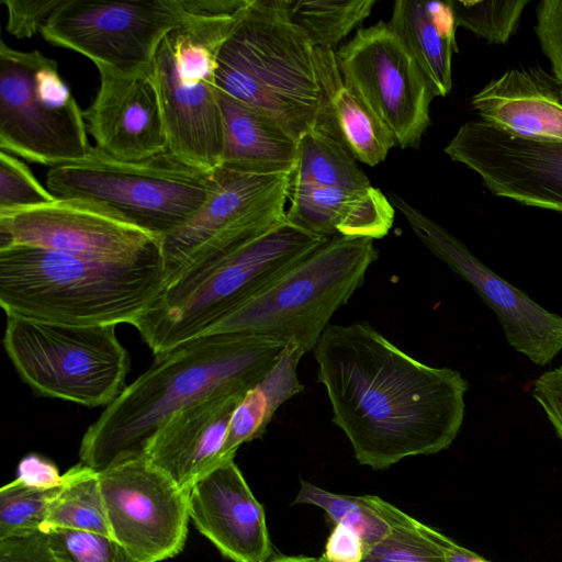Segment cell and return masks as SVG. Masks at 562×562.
Instances as JSON below:
<instances>
[{
    "label": "cell",
    "instance_id": "obj_1",
    "mask_svg": "<svg viewBox=\"0 0 562 562\" xmlns=\"http://www.w3.org/2000/svg\"><path fill=\"white\" fill-rule=\"evenodd\" d=\"M313 353L333 422L360 464L384 470L458 436L469 390L459 371L418 361L367 322L329 324Z\"/></svg>",
    "mask_w": 562,
    "mask_h": 562
},
{
    "label": "cell",
    "instance_id": "obj_2",
    "mask_svg": "<svg viewBox=\"0 0 562 562\" xmlns=\"http://www.w3.org/2000/svg\"><path fill=\"white\" fill-rule=\"evenodd\" d=\"M286 344L251 334H211L155 355L86 430L81 463L101 472L143 458L161 424L180 408L220 391L247 392Z\"/></svg>",
    "mask_w": 562,
    "mask_h": 562
},
{
    "label": "cell",
    "instance_id": "obj_3",
    "mask_svg": "<svg viewBox=\"0 0 562 562\" xmlns=\"http://www.w3.org/2000/svg\"><path fill=\"white\" fill-rule=\"evenodd\" d=\"M166 283L162 256L103 261L25 245L0 249V305L7 316L133 325Z\"/></svg>",
    "mask_w": 562,
    "mask_h": 562
},
{
    "label": "cell",
    "instance_id": "obj_4",
    "mask_svg": "<svg viewBox=\"0 0 562 562\" xmlns=\"http://www.w3.org/2000/svg\"><path fill=\"white\" fill-rule=\"evenodd\" d=\"M327 239L286 223L234 249L198 260L167 281L133 326L154 355L202 336Z\"/></svg>",
    "mask_w": 562,
    "mask_h": 562
},
{
    "label": "cell",
    "instance_id": "obj_5",
    "mask_svg": "<svg viewBox=\"0 0 562 562\" xmlns=\"http://www.w3.org/2000/svg\"><path fill=\"white\" fill-rule=\"evenodd\" d=\"M217 89L271 116L296 140L318 106L315 47L290 21L285 0H248L217 56Z\"/></svg>",
    "mask_w": 562,
    "mask_h": 562
},
{
    "label": "cell",
    "instance_id": "obj_6",
    "mask_svg": "<svg viewBox=\"0 0 562 562\" xmlns=\"http://www.w3.org/2000/svg\"><path fill=\"white\" fill-rule=\"evenodd\" d=\"M247 1L187 0L188 19L165 37L151 67L168 150L201 170L221 165L217 56Z\"/></svg>",
    "mask_w": 562,
    "mask_h": 562
},
{
    "label": "cell",
    "instance_id": "obj_7",
    "mask_svg": "<svg viewBox=\"0 0 562 562\" xmlns=\"http://www.w3.org/2000/svg\"><path fill=\"white\" fill-rule=\"evenodd\" d=\"M373 241L328 238L227 313L204 335H260L293 342L305 353L313 351L335 312L363 285L368 269L379 257Z\"/></svg>",
    "mask_w": 562,
    "mask_h": 562
},
{
    "label": "cell",
    "instance_id": "obj_8",
    "mask_svg": "<svg viewBox=\"0 0 562 562\" xmlns=\"http://www.w3.org/2000/svg\"><path fill=\"white\" fill-rule=\"evenodd\" d=\"M46 188L56 198L103 206L161 239L204 204L212 189V171L192 167L169 150L130 161L93 146L86 159L52 167Z\"/></svg>",
    "mask_w": 562,
    "mask_h": 562
},
{
    "label": "cell",
    "instance_id": "obj_9",
    "mask_svg": "<svg viewBox=\"0 0 562 562\" xmlns=\"http://www.w3.org/2000/svg\"><path fill=\"white\" fill-rule=\"evenodd\" d=\"M115 327L7 316L2 344L21 380L37 395L106 407L125 389L130 370Z\"/></svg>",
    "mask_w": 562,
    "mask_h": 562
},
{
    "label": "cell",
    "instance_id": "obj_10",
    "mask_svg": "<svg viewBox=\"0 0 562 562\" xmlns=\"http://www.w3.org/2000/svg\"><path fill=\"white\" fill-rule=\"evenodd\" d=\"M92 147L83 111L56 60L1 41V150L52 168L86 159Z\"/></svg>",
    "mask_w": 562,
    "mask_h": 562
},
{
    "label": "cell",
    "instance_id": "obj_11",
    "mask_svg": "<svg viewBox=\"0 0 562 562\" xmlns=\"http://www.w3.org/2000/svg\"><path fill=\"white\" fill-rule=\"evenodd\" d=\"M188 16L187 0H61L41 34L99 71L131 76L151 70L165 37Z\"/></svg>",
    "mask_w": 562,
    "mask_h": 562
},
{
    "label": "cell",
    "instance_id": "obj_12",
    "mask_svg": "<svg viewBox=\"0 0 562 562\" xmlns=\"http://www.w3.org/2000/svg\"><path fill=\"white\" fill-rule=\"evenodd\" d=\"M291 173L259 175L218 166L204 204L160 239L167 281L191 263L228 251L288 223Z\"/></svg>",
    "mask_w": 562,
    "mask_h": 562
},
{
    "label": "cell",
    "instance_id": "obj_13",
    "mask_svg": "<svg viewBox=\"0 0 562 562\" xmlns=\"http://www.w3.org/2000/svg\"><path fill=\"white\" fill-rule=\"evenodd\" d=\"M345 83L379 116L402 149L418 148L430 125V82L389 22L360 27L336 50Z\"/></svg>",
    "mask_w": 562,
    "mask_h": 562
},
{
    "label": "cell",
    "instance_id": "obj_14",
    "mask_svg": "<svg viewBox=\"0 0 562 562\" xmlns=\"http://www.w3.org/2000/svg\"><path fill=\"white\" fill-rule=\"evenodd\" d=\"M110 537L139 562L179 554L188 533L189 492L145 457L99 472Z\"/></svg>",
    "mask_w": 562,
    "mask_h": 562
},
{
    "label": "cell",
    "instance_id": "obj_15",
    "mask_svg": "<svg viewBox=\"0 0 562 562\" xmlns=\"http://www.w3.org/2000/svg\"><path fill=\"white\" fill-rule=\"evenodd\" d=\"M390 202L438 259L470 283L496 314L507 342L532 363L544 367L562 350V316L552 313L496 274L445 227L391 192Z\"/></svg>",
    "mask_w": 562,
    "mask_h": 562
},
{
    "label": "cell",
    "instance_id": "obj_16",
    "mask_svg": "<svg viewBox=\"0 0 562 562\" xmlns=\"http://www.w3.org/2000/svg\"><path fill=\"white\" fill-rule=\"evenodd\" d=\"M15 245L103 261L162 256L160 238L103 206L67 198L0 213V249Z\"/></svg>",
    "mask_w": 562,
    "mask_h": 562
},
{
    "label": "cell",
    "instance_id": "obj_17",
    "mask_svg": "<svg viewBox=\"0 0 562 562\" xmlns=\"http://www.w3.org/2000/svg\"><path fill=\"white\" fill-rule=\"evenodd\" d=\"M495 195L562 212V139L516 134L468 121L445 147Z\"/></svg>",
    "mask_w": 562,
    "mask_h": 562
},
{
    "label": "cell",
    "instance_id": "obj_18",
    "mask_svg": "<svg viewBox=\"0 0 562 562\" xmlns=\"http://www.w3.org/2000/svg\"><path fill=\"white\" fill-rule=\"evenodd\" d=\"M99 75V90L83 111L95 147L112 158L130 161L168 150L151 70L131 76L102 70Z\"/></svg>",
    "mask_w": 562,
    "mask_h": 562
},
{
    "label": "cell",
    "instance_id": "obj_19",
    "mask_svg": "<svg viewBox=\"0 0 562 562\" xmlns=\"http://www.w3.org/2000/svg\"><path fill=\"white\" fill-rule=\"evenodd\" d=\"M189 518L227 559L268 562L272 547L262 505L234 459L225 460L194 482L188 497Z\"/></svg>",
    "mask_w": 562,
    "mask_h": 562
},
{
    "label": "cell",
    "instance_id": "obj_20",
    "mask_svg": "<svg viewBox=\"0 0 562 562\" xmlns=\"http://www.w3.org/2000/svg\"><path fill=\"white\" fill-rule=\"evenodd\" d=\"M245 394L220 391L180 408L155 432L145 458L189 492L196 480L223 462L229 423Z\"/></svg>",
    "mask_w": 562,
    "mask_h": 562
},
{
    "label": "cell",
    "instance_id": "obj_21",
    "mask_svg": "<svg viewBox=\"0 0 562 562\" xmlns=\"http://www.w3.org/2000/svg\"><path fill=\"white\" fill-rule=\"evenodd\" d=\"M395 207L378 188L344 189L290 182L286 221L326 238L380 239L393 226Z\"/></svg>",
    "mask_w": 562,
    "mask_h": 562
},
{
    "label": "cell",
    "instance_id": "obj_22",
    "mask_svg": "<svg viewBox=\"0 0 562 562\" xmlns=\"http://www.w3.org/2000/svg\"><path fill=\"white\" fill-rule=\"evenodd\" d=\"M319 99L312 131L340 144L356 160L370 167L397 146L386 125L344 81L334 49L315 48Z\"/></svg>",
    "mask_w": 562,
    "mask_h": 562
},
{
    "label": "cell",
    "instance_id": "obj_23",
    "mask_svg": "<svg viewBox=\"0 0 562 562\" xmlns=\"http://www.w3.org/2000/svg\"><path fill=\"white\" fill-rule=\"evenodd\" d=\"M482 121L528 136L562 139V91L540 69L512 68L471 101Z\"/></svg>",
    "mask_w": 562,
    "mask_h": 562
},
{
    "label": "cell",
    "instance_id": "obj_24",
    "mask_svg": "<svg viewBox=\"0 0 562 562\" xmlns=\"http://www.w3.org/2000/svg\"><path fill=\"white\" fill-rule=\"evenodd\" d=\"M223 167L250 173H291L297 140L271 116L220 91Z\"/></svg>",
    "mask_w": 562,
    "mask_h": 562
},
{
    "label": "cell",
    "instance_id": "obj_25",
    "mask_svg": "<svg viewBox=\"0 0 562 562\" xmlns=\"http://www.w3.org/2000/svg\"><path fill=\"white\" fill-rule=\"evenodd\" d=\"M389 24L431 85L435 97L452 88V55L458 50L449 1L397 0Z\"/></svg>",
    "mask_w": 562,
    "mask_h": 562
},
{
    "label": "cell",
    "instance_id": "obj_26",
    "mask_svg": "<svg viewBox=\"0 0 562 562\" xmlns=\"http://www.w3.org/2000/svg\"><path fill=\"white\" fill-rule=\"evenodd\" d=\"M304 355L297 345L286 344L273 367L246 392L233 413L222 451L223 461L234 459L243 443L262 437L277 409L303 391L297 366Z\"/></svg>",
    "mask_w": 562,
    "mask_h": 562
},
{
    "label": "cell",
    "instance_id": "obj_27",
    "mask_svg": "<svg viewBox=\"0 0 562 562\" xmlns=\"http://www.w3.org/2000/svg\"><path fill=\"white\" fill-rule=\"evenodd\" d=\"M293 504L321 507L337 525L355 530L362 539L366 552L392 531L404 512L374 495L336 494L302 481Z\"/></svg>",
    "mask_w": 562,
    "mask_h": 562
},
{
    "label": "cell",
    "instance_id": "obj_28",
    "mask_svg": "<svg viewBox=\"0 0 562 562\" xmlns=\"http://www.w3.org/2000/svg\"><path fill=\"white\" fill-rule=\"evenodd\" d=\"M63 475L64 483L48 503L42 528L86 530L110 537L99 472L79 463Z\"/></svg>",
    "mask_w": 562,
    "mask_h": 562
},
{
    "label": "cell",
    "instance_id": "obj_29",
    "mask_svg": "<svg viewBox=\"0 0 562 562\" xmlns=\"http://www.w3.org/2000/svg\"><path fill=\"white\" fill-rule=\"evenodd\" d=\"M291 183L344 189L372 186L350 154L334 139L310 131L297 140Z\"/></svg>",
    "mask_w": 562,
    "mask_h": 562
},
{
    "label": "cell",
    "instance_id": "obj_30",
    "mask_svg": "<svg viewBox=\"0 0 562 562\" xmlns=\"http://www.w3.org/2000/svg\"><path fill=\"white\" fill-rule=\"evenodd\" d=\"M375 0H285L290 21L315 48L336 50L372 12Z\"/></svg>",
    "mask_w": 562,
    "mask_h": 562
},
{
    "label": "cell",
    "instance_id": "obj_31",
    "mask_svg": "<svg viewBox=\"0 0 562 562\" xmlns=\"http://www.w3.org/2000/svg\"><path fill=\"white\" fill-rule=\"evenodd\" d=\"M318 562H325L317 558ZM360 562H446L436 529L406 513L382 541L370 548Z\"/></svg>",
    "mask_w": 562,
    "mask_h": 562
},
{
    "label": "cell",
    "instance_id": "obj_32",
    "mask_svg": "<svg viewBox=\"0 0 562 562\" xmlns=\"http://www.w3.org/2000/svg\"><path fill=\"white\" fill-rule=\"evenodd\" d=\"M528 0H450L457 26H462L490 43L505 44L516 31Z\"/></svg>",
    "mask_w": 562,
    "mask_h": 562
},
{
    "label": "cell",
    "instance_id": "obj_33",
    "mask_svg": "<svg viewBox=\"0 0 562 562\" xmlns=\"http://www.w3.org/2000/svg\"><path fill=\"white\" fill-rule=\"evenodd\" d=\"M63 483L64 480L54 487H36L15 479L5 484L0 490V538L42 529L48 503Z\"/></svg>",
    "mask_w": 562,
    "mask_h": 562
},
{
    "label": "cell",
    "instance_id": "obj_34",
    "mask_svg": "<svg viewBox=\"0 0 562 562\" xmlns=\"http://www.w3.org/2000/svg\"><path fill=\"white\" fill-rule=\"evenodd\" d=\"M58 562H139L113 538L68 528H42Z\"/></svg>",
    "mask_w": 562,
    "mask_h": 562
},
{
    "label": "cell",
    "instance_id": "obj_35",
    "mask_svg": "<svg viewBox=\"0 0 562 562\" xmlns=\"http://www.w3.org/2000/svg\"><path fill=\"white\" fill-rule=\"evenodd\" d=\"M56 199L15 156L0 153V213L40 206Z\"/></svg>",
    "mask_w": 562,
    "mask_h": 562
},
{
    "label": "cell",
    "instance_id": "obj_36",
    "mask_svg": "<svg viewBox=\"0 0 562 562\" xmlns=\"http://www.w3.org/2000/svg\"><path fill=\"white\" fill-rule=\"evenodd\" d=\"M536 14V34L562 91V0H542Z\"/></svg>",
    "mask_w": 562,
    "mask_h": 562
},
{
    "label": "cell",
    "instance_id": "obj_37",
    "mask_svg": "<svg viewBox=\"0 0 562 562\" xmlns=\"http://www.w3.org/2000/svg\"><path fill=\"white\" fill-rule=\"evenodd\" d=\"M61 0H2L7 9V30L18 38H30L41 33Z\"/></svg>",
    "mask_w": 562,
    "mask_h": 562
},
{
    "label": "cell",
    "instance_id": "obj_38",
    "mask_svg": "<svg viewBox=\"0 0 562 562\" xmlns=\"http://www.w3.org/2000/svg\"><path fill=\"white\" fill-rule=\"evenodd\" d=\"M0 562H58L42 529L0 538Z\"/></svg>",
    "mask_w": 562,
    "mask_h": 562
},
{
    "label": "cell",
    "instance_id": "obj_39",
    "mask_svg": "<svg viewBox=\"0 0 562 562\" xmlns=\"http://www.w3.org/2000/svg\"><path fill=\"white\" fill-rule=\"evenodd\" d=\"M530 393L562 440V366L539 375L532 382Z\"/></svg>",
    "mask_w": 562,
    "mask_h": 562
},
{
    "label": "cell",
    "instance_id": "obj_40",
    "mask_svg": "<svg viewBox=\"0 0 562 562\" xmlns=\"http://www.w3.org/2000/svg\"><path fill=\"white\" fill-rule=\"evenodd\" d=\"M364 554L366 547L360 536L351 528L337 524L321 559L325 562H360Z\"/></svg>",
    "mask_w": 562,
    "mask_h": 562
},
{
    "label": "cell",
    "instance_id": "obj_41",
    "mask_svg": "<svg viewBox=\"0 0 562 562\" xmlns=\"http://www.w3.org/2000/svg\"><path fill=\"white\" fill-rule=\"evenodd\" d=\"M16 479L36 487H54L64 480L54 463L35 453H30L20 461Z\"/></svg>",
    "mask_w": 562,
    "mask_h": 562
},
{
    "label": "cell",
    "instance_id": "obj_42",
    "mask_svg": "<svg viewBox=\"0 0 562 562\" xmlns=\"http://www.w3.org/2000/svg\"><path fill=\"white\" fill-rule=\"evenodd\" d=\"M436 538L443 552L446 562H492L458 544L438 530H436Z\"/></svg>",
    "mask_w": 562,
    "mask_h": 562
},
{
    "label": "cell",
    "instance_id": "obj_43",
    "mask_svg": "<svg viewBox=\"0 0 562 562\" xmlns=\"http://www.w3.org/2000/svg\"><path fill=\"white\" fill-rule=\"evenodd\" d=\"M268 562H318L317 558L310 557H276L271 558Z\"/></svg>",
    "mask_w": 562,
    "mask_h": 562
}]
</instances>
